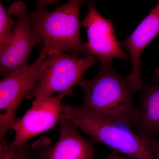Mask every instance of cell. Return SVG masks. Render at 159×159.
Returning <instances> with one entry per match:
<instances>
[{
	"instance_id": "cell-1",
	"label": "cell",
	"mask_w": 159,
	"mask_h": 159,
	"mask_svg": "<svg viewBox=\"0 0 159 159\" xmlns=\"http://www.w3.org/2000/svg\"><path fill=\"white\" fill-rule=\"evenodd\" d=\"M78 84L84 93L80 107L103 119L134 128L139 116L134 99L137 91L128 75L122 76L115 71L112 61L101 63L93 78H83Z\"/></svg>"
},
{
	"instance_id": "cell-2",
	"label": "cell",
	"mask_w": 159,
	"mask_h": 159,
	"mask_svg": "<svg viewBox=\"0 0 159 159\" xmlns=\"http://www.w3.org/2000/svg\"><path fill=\"white\" fill-rule=\"evenodd\" d=\"M61 119L115 152L135 159H156L150 141L128 127L103 119L80 106L62 103Z\"/></svg>"
},
{
	"instance_id": "cell-3",
	"label": "cell",
	"mask_w": 159,
	"mask_h": 159,
	"mask_svg": "<svg viewBox=\"0 0 159 159\" xmlns=\"http://www.w3.org/2000/svg\"><path fill=\"white\" fill-rule=\"evenodd\" d=\"M86 2L70 0L52 11L36 10L30 13L32 30L49 51L91 56L80 34V10Z\"/></svg>"
},
{
	"instance_id": "cell-4",
	"label": "cell",
	"mask_w": 159,
	"mask_h": 159,
	"mask_svg": "<svg viewBox=\"0 0 159 159\" xmlns=\"http://www.w3.org/2000/svg\"><path fill=\"white\" fill-rule=\"evenodd\" d=\"M97 62L93 56L81 58L75 54L49 51L31 98L51 97L56 93L70 96L72 88L83 78L86 71Z\"/></svg>"
},
{
	"instance_id": "cell-5",
	"label": "cell",
	"mask_w": 159,
	"mask_h": 159,
	"mask_svg": "<svg viewBox=\"0 0 159 159\" xmlns=\"http://www.w3.org/2000/svg\"><path fill=\"white\" fill-rule=\"evenodd\" d=\"M49 50L43 47L36 60L24 68L13 71L0 82V143L11 129L23 99L31 98L37 85L43 63Z\"/></svg>"
},
{
	"instance_id": "cell-6",
	"label": "cell",
	"mask_w": 159,
	"mask_h": 159,
	"mask_svg": "<svg viewBox=\"0 0 159 159\" xmlns=\"http://www.w3.org/2000/svg\"><path fill=\"white\" fill-rule=\"evenodd\" d=\"M66 95L36 99L21 118L16 120L11 129L15 136L11 142L4 140L0 143V155L12 153L29 139L52 129L61 119V99Z\"/></svg>"
},
{
	"instance_id": "cell-7",
	"label": "cell",
	"mask_w": 159,
	"mask_h": 159,
	"mask_svg": "<svg viewBox=\"0 0 159 159\" xmlns=\"http://www.w3.org/2000/svg\"><path fill=\"white\" fill-rule=\"evenodd\" d=\"M8 12L17 22L8 48L0 56V74L4 77L29 65L31 50L41 43L32 30L30 14L25 3L15 1L9 6Z\"/></svg>"
},
{
	"instance_id": "cell-8",
	"label": "cell",
	"mask_w": 159,
	"mask_h": 159,
	"mask_svg": "<svg viewBox=\"0 0 159 159\" xmlns=\"http://www.w3.org/2000/svg\"><path fill=\"white\" fill-rule=\"evenodd\" d=\"M80 25L86 30L87 45L91 56L100 63L111 61L116 58L129 60L128 55L117 39L112 21L99 14L94 2L89 4L87 14Z\"/></svg>"
},
{
	"instance_id": "cell-9",
	"label": "cell",
	"mask_w": 159,
	"mask_h": 159,
	"mask_svg": "<svg viewBox=\"0 0 159 159\" xmlns=\"http://www.w3.org/2000/svg\"><path fill=\"white\" fill-rule=\"evenodd\" d=\"M60 136L55 144L42 147L36 159H94L93 144L79 133L77 128L65 119L59 121Z\"/></svg>"
},
{
	"instance_id": "cell-10",
	"label": "cell",
	"mask_w": 159,
	"mask_h": 159,
	"mask_svg": "<svg viewBox=\"0 0 159 159\" xmlns=\"http://www.w3.org/2000/svg\"><path fill=\"white\" fill-rule=\"evenodd\" d=\"M159 34V1L134 32L125 40L120 41L122 47L129 53L132 71L128 76L137 92H140L144 87L141 72V54Z\"/></svg>"
},
{
	"instance_id": "cell-11",
	"label": "cell",
	"mask_w": 159,
	"mask_h": 159,
	"mask_svg": "<svg viewBox=\"0 0 159 159\" xmlns=\"http://www.w3.org/2000/svg\"><path fill=\"white\" fill-rule=\"evenodd\" d=\"M143 88L134 128L137 133L150 142L159 139V69L155 71L153 78L144 84Z\"/></svg>"
},
{
	"instance_id": "cell-12",
	"label": "cell",
	"mask_w": 159,
	"mask_h": 159,
	"mask_svg": "<svg viewBox=\"0 0 159 159\" xmlns=\"http://www.w3.org/2000/svg\"><path fill=\"white\" fill-rule=\"evenodd\" d=\"M15 21L0 1V56L8 48L13 32Z\"/></svg>"
},
{
	"instance_id": "cell-13",
	"label": "cell",
	"mask_w": 159,
	"mask_h": 159,
	"mask_svg": "<svg viewBox=\"0 0 159 159\" xmlns=\"http://www.w3.org/2000/svg\"><path fill=\"white\" fill-rule=\"evenodd\" d=\"M34 146L29 142L16 148L12 153L0 155V159H36Z\"/></svg>"
},
{
	"instance_id": "cell-14",
	"label": "cell",
	"mask_w": 159,
	"mask_h": 159,
	"mask_svg": "<svg viewBox=\"0 0 159 159\" xmlns=\"http://www.w3.org/2000/svg\"><path fill=\"white\" fill-rule=\"evenodd\" d=\"M58 2L57 1L52 0H39L37 1L36 3V11H43L47 9V7L51 4L55 3Z\"/></svg>"
},
{
	"instance_id": "cell-15",
	"label": "cell",
	"mask_w": 159,
	"mask_h": 159,
	"mask_svg": "<svg viewBox=\"0 0 159 159\" xmlns=\"http://www.w3.org/2000/svg\"><path fill=\"white\" fill-rule=\"evenodd\" d=\"M150 143L156 159H159V139L152 140Z\"/></svg>"
},
{
	"instance_id": "cell-16",
	"label": "cell",
	"mask_w": 159,
	"mask_h": 159,
	"mask_svg": "<svg viewBox=\"0 0 159 159\" xmlns=\"http://www.w3.org/2000/svg\"><path fill=\"white\" fill-rule=\"evenodd\" d=\"M102 159H135L129 157H122L118 155L117 152H112L107 155V156L105 157L104 158Z\"/></svg>"
}]
</instances>
